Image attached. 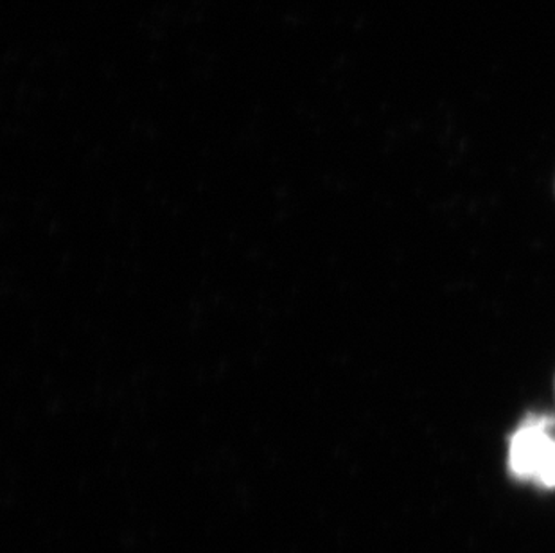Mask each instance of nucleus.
<instances>
[{
  "label": "nucleus",
  "instance_id": "obj_1",
  "mask_svg": "<svg viewBox=\"0 0 555 553\" xmlns=\"http://www.w3.org/2000/svg\"><path fill=\"white\" fill-rule=\"evenodd\" d=\"M554 419L529 415L508 446V470L518 480L535 481L538 486L555 489Z\"/></svg>",
  "mask_w": 555,
  "mask_h": 553
}]
</instances>
